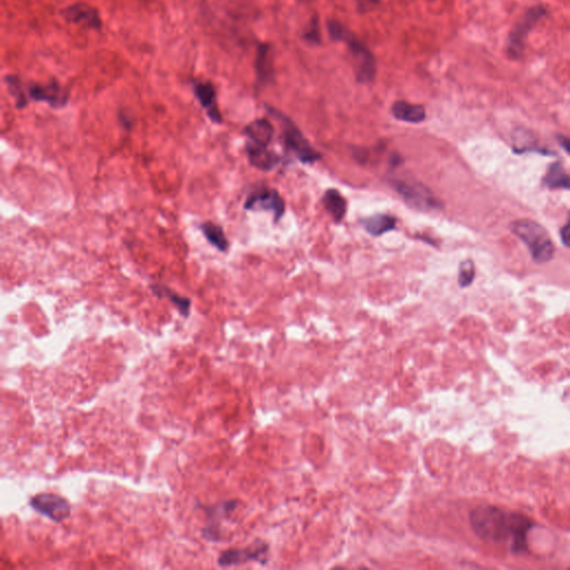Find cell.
I'll use <instances>...</instances> for the list:
<instances>
[{
	"label": "cell",
	"instance_id": "cell-1",
	"mask_svg": "<svg viewBox=\"0 0 570 570\" xmlns=\"http://www.w3.org/2000/svg\"><path fill=\"white\" fill-rule=\"evenodd\" d=\"M470 525L480 540L490 542H510L511 552L521 554L528 550L527 537L534 528L528 517L493 505L477 507L470 513Z\"/></svg>",
	"mask_w": 570,
	"mask_h": 570
},
{
	"label": "cell",
	"instance_id": "cell-2",
	"mask_svg": "<svg viewBox=\"0 0 570 570\" xmlns=\"http://www.w3.org/2000/svg\"><path fill=\"white\" fill-rule=\"evenodd\" d=\"M328 31L333 42L345 43L347 50L352 55L354 62L355 79L360 84H370L376 76V60L368 46L361 42L350 29L335 21H328Z\"/></svg>",
	"mask_w": 570,
	"mask_h": 570
},
{
	"label": "cell",
	"instance_id": "cell-3",
	"mask_svg": "<svg viewBox=\"0 0 570 570\" xmlns=\"http://www.w3.org/2000/svg\"><path fill=\"white\" fill-rule=\"evenodd\" d=\"M510 228L513 233L526 244L535 262L542 264L554 259L555 245L544 226L525 218L513 222Z\"/></svg>",
	"mask_w": 570,
	"mask_h": 570
},
{
	"label": "cell",
	"instance_id": "cell-4",
	"mask_svg": "<svg viewBox=\"0 0 570 570\" xmlns=\"http://www.w3.org/2000/svg\"><path fill=\"white\" fill-rule=\"evenodd\" d=\"M267 111L269 114L274 117L282 126L283 142L286 150L296 154V157L304 164L315 163L321 160V153L314 150L313 146L304 138L298 126L289 117L285 116L274 107L267 106Z\"/></svg>",
	"mask_w": 570,
	"mask_h": 570
},
{
	"label": "cell",
	"instance_id": "cell-5",
	"mask_svg": "<svg viewBox=\"0 0 570 570\" xmlns=\"http://www.w3.org/2000/svg\"><path fill=\"white\" fill-rule=\"evenodd\" d=\"M547 15V8L544 5L532 6L525 11L517 21L508 36L507 54L513 60H519L525 52V45L529 33Z\"/></svg>",
	"mask_w": 570,
	"mask_h": 570
},
{
	"label": "cell",
	"instance_id": "cell-6",
	"mask_svg": "<svg viewBox=\"0 0 570 570\" xmlns=\"http://www.w3.org/2000/svg\"><path fill=\"white\" fill-rule=\"evenodd\" d=\"M391 185L410 208L419 211L440 210L442 203L433 195L430 189L420 183L393 179Z\"/></svg>",
	"mask_w": 570,
	"mask_h": 570
},
{
	"label": "cell",
	"instance_id": "cell-7",
	"mask_svg": "<svg viewBox=\"0 0 570 570\" xmlns=\"http://www.w3.org/2000/svg\"><path fill=\"white\" fill-rule=\"evenodd\" d=\"M29 505L35 511L56 524L66 520L72 513V505L67 499L52 493H42L34 496Z\"/></svg>",
	"mask_w": 570,
	"mask_h": 570
},
{
	"label": "cell",
	"instance_id": "cell-8",
	"mask_svg": "<svg viewBox=\"0 0 570 570\" xmlns=\"http://www.w3.org/2000/svg\"><path fill=\"white\" fill-rule=\"evenodd\" d=\"M247 211L263 210L273 213L275 223L282 218L285 213V203L276 189L261 187L255 189L247 196L244 203Z\"/></svg>",
	"mask_w": 570,
	"mask_h": 570
},
{
	"label": "cell",
	"instance_id": "cell-9",
	"mask_svg": "<svg viewBox=\"0 0 570 570\" xmlns=\"http://www.w3.org/2000/svg\"><path fill=\"white\" fill-rule=\"evenodd\" d=\"M269 546L264 542L253 544L250 547L244 549H228L220 554L218 557V564L220 567H231V566H240L249 561H257V563H265Z\"/></svg>",
	"mask_w": 570,
	"mask_h": 570
},
{
	"label": "cell",
	"instance_id": "cell-10",
	"mask_svg": "<svg viewBox=\"0 0 570 570\" xmlns=\"http://www.w3.org/2000/svg\"><path fill=\"white\" fill-rule=\"evenodd\" d=\"M28 95L33 101H44L52 108L65 107L69 101V93L62 89L57 81L47 84H33L29 86Z\"/></svg>",
	"mask_w": 570,
	"mask_h": 570
},
{
	"label": "cell",
	"instance_id": "cell-11",
	"mask_svg": "<svg viewBox=\"0 0 570 570\" xmlns=\"http://www.w3.org/2000/svg\"><path fill=\"white\" fill-rule=\"evenodd\" d=\"M62 19L69 23L83 25L87 28L99 30L103 26L101 13L96 8L86 3H76L64 8L62 13Z\"/></svg>",
	"mask_w": 570,
	"mask_h": 570
},
{
	"label": "cell",
	"instance_id": "cell-12",
	"mask_svg": "<svg viewBox=\"0 0 570 570\" xmlns=\"http://www.w3.org/2000/svg\"><path fill=\"white\" fill-rule=\"evenodd\" d=\"M239 501H228L211 507H203V510L208 518V525L202 530L203 537L208 542H216L220 540V527L218 521L228 516L238 507Z\"/></svg>",
	"mask_w": 570,
	"mask_h": 570
},
{
	"label": "cell",
	"instance_id": "cell-13",
	"mask_svg": "<svg viewBox=\"0 0 570 570\" xmlns=\"http://www.w3.org/2000/svg\"><path fill=\"white\" fill-rule=\"evenodd\" d=\"M247 158L252 166L259 171L270 172L275 169L281 162V157L274 150H269L267 146L257 145L247 142L245 145Z\"/></svg>",
	"mask_w": 570,
	"mask_h": 570
},
{
	"label": "cell",
	"instance_id": "cell-14",
	"mask_svg": "<svg viewBox=\"0 0 570 570\" xmlns=\"http://www.w3.org/2000/svg\"><path fill=\"white\" fill-rule=\"evenodd\" d=\"M194 94L197 101H200L203 108L206 111L208 118L216 124H220L223 122V117L218 109V101H216V87L210 82L205 83H197L194 86Z\"/></svg>",
	"mask_w": 570,
	"mask_h": 570
},
{
	"label": "cell",
	"instance_id": "cell-15",
	"mask_svg": "<svg viewBox=\"0 0 570 570\" xmlns=\"http://www.w3.org/2000/svg\"><path fill=\"white\" fill-rule=\"evenodd\" d=\"M255 74L259 86H267L274 79L272 46L270 44H259L255 56Z\"/></svg>",
	"mask_w": 570,
	"mask_h": 570
},
{
	"label": "cell",
	"instance_id": "cell-16",
	"mask_svg": "<svg viewBox=\"0 0 570 570\" xmlns=\"http://www.w3.org/2000/svg\"><path fill=\"white\" fill-rule=\"evenodd\" d=\"M244 135L250 138V142L257 145L269 146L274 135L273 125L265 118L253 121L244 128Z\"/></svg>",
	"mask_w": 570,
	"mask_h": 570
},
{
	"label": "cell",
	"instance_id": "cell-17",
	"mask_svg": "<svg viewBox=\"0 0 570 570\" xmlns=\"http://www.w3.org/2000/svg\"><path fill=\"white\" fill-rule=\"evenodd\" d=\"M391 113L394 118L401 122L419 124L427 117L425 108L423 105L411 104L405 101H398L392 105Z\"/></svg>",
	"mask_w": 570,
	"mask_h": 570
},
{
	"label": "cell",
	"instance_id": "cell-18",
	"mask_svg": "<svg viewBox=\"0 0 570 570\" xmlns=\"http://www.w3.org/2000/svg\"><path fill=\"white\" fill-rule=\"evenodd\" d=\"M322 204L335 223H340L347 214V204L337 189H330L322 197Z\"/></svg>",
	"mask_w": 570,
	"mask_h": 570
},
{
	"label": "cell",
	"instance_id": "cell-19",
	"mask_svg": "<svg viewBox=\"0 0 570 570\" xmlns=\"http://www.w3.org/2000/svg\"><path fill=\"white\" fill-rule=\"evenodd\" d=\"M397 218L389 214H376L362 220L363 228L372 236H381L382 234L393 231L397 225Z\"/></svg>",
	"mask_w": 570,
	"mask_h": 570
},
{
	"label": "cell",
	"instance_id": "cell-20",
	"mask_svg": "<svg viewBox=\"0 0 570 570\" xmlns=\"http://www.w3.org/2000/svg\"><path fill=\"white\" fill-rule=\"evenodd\" d=\"M150 290L155 294L157 298H166L167 300L171 301L175 308L179 310V314L183 318H189V312H191V306H192V301L185 296H179V293L174 292L171 289L167 288L165 285L153 284L150 285Z\"/></svg>",
	"mask_w": 570,
	"mask_h": 570
},
{
	"label": "cell",
	"instance_id": "cell-21",
	"mask_svg": "<svg viewBox=\"0 0 570 570\" xmlns=\"http://www.w3.org/2000/svg\"><path fill=\"white\" fill-rule=\"evenodd\" d=\"M542 184L549 189H570V175L566 173L561 163L556 162L548 167L547 174L542 179Z\"/></svg>",
	"mask_w": 570,
	"mask_h": 570
},
{
	"label": "cell",
	"instance_id": "cell-22",
	"mask_svg": "<svg viewBox=\"0 0 570 570\" xmlns=\"http://www.w3.org/2000/svg\"><path fill=\"white\" fill-rule=\"evenodd\" d=\"M201 231L204 234L205 239L208 240L213 247L220 252H226L230 247V242L224 233L223 228L212 222L201 224Z\"/></svg>",
	"mask_w": 570,
	"mask_h": 570
},
{
	"label": "cell",
	"instance_id": "cell-23",
	"mask_svg": "<svg viewBox=\"0 0 570 570\" xmlns=\"http://www.w3.org/2000/svg\"><path fill=\"white\" fill-rule=\"evenodd\" d=\"M513 142H515L513 152L517 154L526 153V152H530V150H535V152L544 154V155H552V154L550 150H542V147L537 145L534 136L526 130H515Z\"/></svg>",
	"mask_w": 570,
	"mask_h": 570
},
{
	"label": "cell",
	"instance_id": "cell-24",
	"mask_svg": "<svg viewBox=\"0 0 570 570\" xmlns=\"http://www.w3.org/2000/svg\"><path fill=\"white\" fill-rule=\"evenodd\" d=\"M5 83L7 85L8 91L15 99L16 108H25L28 105V99H27V94L21 79L17 76L7 75L5 76Z\"/></svg>",
	"mask_w": 570,
	"mask_h": 570
},
{
	"label": "cell",
	"instance_id": "cell-25",
	"mask_svg": "<svg viewBox=\"0 0 570 570\" xmlns=\"http://www.w3.org/2000/svg\"><path fill=\"white\" fill-rule=\"evenodd\" d=\"M474 276H476V270H474V264L471 259H466L460 264L459 267V285L462 288H466L474 282Z\"/></svg>",
	"mask_w": 570,
	"mask_h": 570
},
{
	"label": "cell",
	"instance_id": "cell-26",
	"mask_svg": "<svg viewBox=\"0 0 570 570\" xmlns=\"http://www.w3.org/2000/svg\"><path fill=\"white\" fill-rule=\"evenodd\" d=\"M303 38L310 44L318 45L321 43V30H320L319 18L313 16L308 23V28L304 31Z\"/></svg>",
	"mask_w": 570,
	"mask_h": 570
},
{
	"label": "cell",
	"instance_id": "cell-27",
	"mask_svg": "<svg viewBox=\"0 0 570 570\" xmlns=\"http://www.w3.org/2000/svg\"><path fill=\"white\" fill-rule=\"evenodd\" d=\"M560 239L566 247H570V212L568 214L567 223L560 230Z\"/></svg>",
	"mask_w": 570,
	"mask_h": 570
},
{
	"label": "cell",
	"instance_id": "cell-28",
	"mask_svg": "<svg viewBox=\"0 0 570 570\" xmlns=\"http://www.w3.org/2000/svg\"><path fill=\"white\" fill-rule=\"evenodd\" d=\"M355 3L358 5L361 13H366V11H371L372 8L376 7L380 1L379 0H355Z\"/></svg>",
	"mask_w": 570,
	"mask_h": 570
},
{
	"label": "cell",
	"instance_id": "cell-29",
	"mask_svg": "<svg viewBox=\"0 0 570 570\" xmlns=\"http://www.w3.org/2000/svg\"><path fill=\"white\" fill-rule=\"evenodd\" d=\"M558 142H560V145L563 146L564 150L567 152L568 154L570 155V138H565V136H557Z\"/></svg>",
	"mask_w": 570,
	"mask_h": 570
},
{
	"label": "cell",
	"instance_id": "cell-30",
	"mask_svg": "<svg viewBox=\"0 0 570 570\" xmlns=\"http://www.w3.org/2000/svg\"><path fill=\"white\" fill-rule=\"evenodd\" d=\"M120 121L124 128H130V126H132V121L128 120V115L126 114H120Z\"/></svg>",
	"mask_w": 570,
	"mask_h": 570
}]
</instances>
